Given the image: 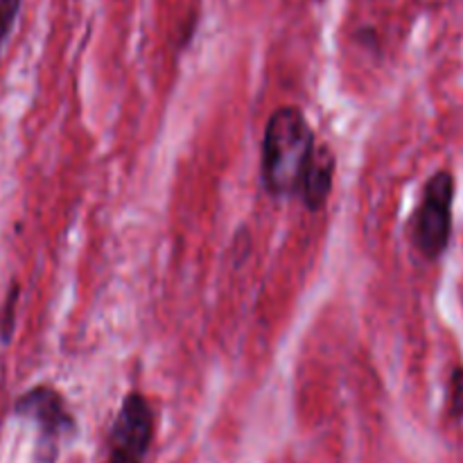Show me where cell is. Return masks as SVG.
Returning <instances> with one entry per match:
<instances>
[{"mask_svg": "<svg viewBox=\"0 0 463 463\" xmlns=\"http://www.w3.org/2000/svg\"><path fill=\"white\" fill-rule=\"evenodd\" d=\"M315 154V131L301 109H276L262 136L260 175L267 193L271 197H298Z\"/></svg>", "mask_w": 463, "mask_h": 463, "instance_id": "1", "label": "cell"}, {"mask_svg": "<svg viewBox=\"0 0 463 463\" xmlns=\"http://www.w3.org/2000/svg\"><path fill=\"white\" fill-rule=\"evenodd\" d=\"M14 416L36 428V443L32 463H57L59 446L77 430L75 416L66 405V398L48 384H36L14 402Z\"/></svg>", "mask_w": 463, "mask_h": 463, "instance_id": "2", "label": "cell"}, {"mask_svg": "<svg viewBox=\"0 0 463 463\" xmlns=\"http://www.w3.org/2000/svg\"><path fill=\"white\" fill-rule=\"evenodd\" d=\"M452 202H455V176L441 170L425 184L423 199L414 215L411 238L416 249L428 260L446 253L452 235Z\"/></svg>", "mask_w": 463, "mask_h": 463, "instance_id": "3", "label": "cell"}, {"mask_svg": "<svg viewBox=\"0 0 463 463\" xmlns=\"http://www.w3.org/2000/svg\"><path fill=\"white\" fill-rule=\"evenodd\" d=\"M154 437V411L143 393L122 401L109 434V463H143Z\"/></svg>", "mask_w": 463, "mask_h": 463, "instance_id": "4", "label": "cell"}, {"mask_svg": "<svg viewBox=\"0 0 463 463\" xmlns=\"http://www.w3.org/2000/svg\"><path fill=\"white\" fill-rule=\"evenodd\" d=\"M335 179V156L328 147H317L315 158H312L310 167L306 172L301 190H298V199L310 208L312 213L326 206L333 190Z\"/></svg>", "mask_w": 463, "mask_h": 463, "instance_id": "5", "label": "cell"}, {"mask_svg": "<svg viewBox=\"0 0 463 463\" xmlns=\"http://www.w3.org/2000/svg\"><path fill=\"white\" fill-rule=\"evenodd\" d=\"M18 297H21V288H18V283H12L7 297H5L3 310H0V342L3 344L12 342L14 330H16Z\"/></svg>", "mask_w": 463, "mask_h": 463, "instance_id": "6", "label": "cell"}, {"mask_svg": "<svg viewBox=\"0 0 463 463\" xmlns=\"http://www.w3.org/2000/svg\"><path fill=\"white\" fill-rule=\"evenodd\" d=\"M23 0H0V50L7 43L9 34H12L14 25L21 14Z\"/></svg>", "mask_w": 463, "mask_h": 463, "instance_id": "7", "label": "cell"}, {"mask_svg": "<svg viewBox=\"0 0 463 463\" xmlns=\"http://www.w3.org/2000/svg\"><path fill=\"white\" fill-rule=\"evenodd\" d=\"M450 411L455 419H463V366H457L450 378Z\"/></svg>", "mask_w": 463, "mask_h": 463, "instance_id": "8", "label": "cell"}]
</instances>
